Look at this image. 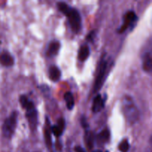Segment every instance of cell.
<instances>
[{"label":"cell","instance_id":"cell-7","mask_svg":"<svg viewBox=\"0 0 152 152\" xmlns=\"http://www.w3.org/2000/svg\"><path fill=\"white\" fill-rule=\"evenodd\" d=\"M105 99H103L100 94H97L94 97L92 105V111L94 113L99 112L105 107Z\"/></svg>","mask_w":152,"mask_h":152},{"label":"cell","instance_id":"cell-16","mask_svg":"<svg viewBox=\"0 0 152 152\" xmlns=\"http://www.w3.org/2000/svg\"><path fill=\"white\" fill-rule=\"evenodd\" d=\"M129 141L127 140H123L119 145V150L121 152H127L129 150Z\"/></svg>","mask_w":152,"mask_h":152},{"label":"cell","instance_id":"cell-3","mask_svg":"<svg viewBox=\"0 0 152 152\" xmlns=\"http://www.w3.org/2000/svg\"><path fill=\"white\" fill-rule=\"evenodd\" d=\"M124 113L126 115V118L128 119L130 123H133L136 122V120L138 119L139 114L137 110L136 106L134 104L133 101L131 99V98L127 97V99L124 100Z\"/></svg>","mask_w":152,"mask_h":152},{"label":"cell","instance_id":"cell-2","mask_svg":"<svg viewBox=\"0 0 152 152\" xmlns=\"http://www.w3.org/2000/svg\"><path fill=\"white\" fill-rule=\"evenodd\" d=\"M18 118V112L13 111L5 120L2 126V134L3 136L6 138H11L14 134V131L16 128Z\"/></svg>","mask_w":152,"mask_h":152},{"label":"cell","instance_id":"cell-13","mask_svg":"<svg viewBox=\"0 0 152 152\" xmlns=\"http://www.w3.org/2000/svg\"><path fill=\"white\" fill-rule=\"evenodd\" d=\"M90 54V48L87 45H83L81 46L79 50L78 53V58L80 61H85L87 59V58L89 56Z\"/></svg>","mask_w":152,"mask_h":152},{"label":"cell","instance_id":"cell-21","mask_svg":"<svg viewBox=\"0 0 152 152\" xmlns=\"http://www.w3.org/2000/svg\"><path fill=\"white\" fill-rule=\"evenodd\" d=\"M74 150H75L76 152H86V151L81 146H76L74 148Z\"/></svg>","mask_w":152,"mask_h":152},{"label":"cell","instance_id":"cell-15","mask_svg":"<svg viewBox=\"0 0 152 152\" xmlns=\"http://www.w3.org/2000/svg\"><path fill=\"white\" fill-rule=\"evenodd\" d=\"M64 99L66 103V106L68 110L73 109L74 106V98L71 92H66L64 95Z\"/></svg>","mask_w":152,"mask_h":152},{"label":"cell","instance_id":"cell-20","mask_svg":"<svg viewBox=\"0 0 152 152\" xmlns=\"http://www.w3.org/2000/svg\"><path fill=\"white\" fill-rule=\"evenodd\" d=\"M80 123H81L82 126H83V128H85V129H86L87 127H88V126L87 120H86V118L84 117V116H83V117L80 118Z\"/></svg>","mask_w":152,"mask_h":152},{"label":"cell","instance_id":"cell-8","mask_svg":"<svg viewBox=\"0 0 152 152\" xmlns=\"http://www.w3.org/2000/svg\"><path fill=\"white\" fill-rule=\"evenodd\" d=\"M65 121L63 118H61L58 120L57 124L50 127V132L56 137H60L62 134L65 129Z\"/></svg>","mask_w":152,"mask_h":152},{"label":"cell","instance_id":"cell-12","mask_svg":"<svg viewBox=\"0 0 152 152\" xmlns=\"http://www.w3.org/2000/svg\"><path fill=\"white\" fill-rule=\"evenodd\" d=\"M60 48V44L58 41L52 42L50 43L48 49V55L49 56H54L57 54Z\"/></svg>","mask_w":152,"mask_h":152},{"label":"cell","instance_id":"cell-11","mask_svg":"<svg viewBox=\"0 0 152 152\" xmlns=\"http://www.w3.org/2000/svg\"><path fill=\"white\" fill-rule=\"evenodd\" d=\"M49 77L53 82L59 81L61 77V71L56 66H51L49 68Z\"/></svg>","mask_w":152,"mask_h":152},{"label":"cell","instance_id":"cell-5","mask_svg":"<svg viewBox=\"0 0 152 152\" xmlns=\"http://www.w3.org/2000/svg\"><path fill=\"white\" fill-rule=\"evenodd\" d=\"M25 109H26L27 120L29 123L30 126L32 129H35V128L37 127V122H38V114H37V111L35 106H34V104L32 102Z\"/></svg>","mask_w":152,"mask_h":152},{"label":"cell","instance_id":"cell-1","mask_svg":"<svg viewBox=\"0 0 152 152\" xmlns=\"http://www.w3.org/2000/svg\"><path fill=\"white\" fill-rule=\"evenodd\" d=\"M57 7L59 10L63 13L69 21L70 26L75 34L80 32L81 29V16L78 10L75 8L70 7L65 2L60 1L57 3Z\"/></svg>","mask_w":152,"mask_h":152},{"label":"cell","instance_id":"cell-14","mask_svg":"<svg viewBox=\"0 0 152 152\" xmlns=\"http://www.w3.org/2000/svg\"><path fill=\"white\" fill-rule=\"evenodd\" d=\"M110 138V132L108 129H104L102 130L99 134L96 136V139L99 143L103 144L108 142Z\"/></svg>","mask_w":152,"mask_h":152},{"label":"cell","instance_id":"cell-18","mask_svg":"<svg viewBox=\"0 0 152 152\" xmlns=\"http://www.w3.org/2000/svg\"><path fill=\"white\" fill-rule=\"evenodd\" d=\"M50 130L48 128H46L45 130V142L48 147H50V145H51V137H50Z\"/></svg>","mask_w":152,"mask_h":152},{"label":"cell","instance_id":"cell-6","mask_svg":"<svg viewBox=\"0 0 152 152\" xmlns=\"http://www.w3.org/2000/svg\"><path fill=\"white\" fill-rule=\"evenodd\" d=\"M137 20V16L136 13L134 11H128L124 16V22L118 29V32L120 34L125 32Z\"/></svg>","mask_w":152,"mask_h":152},{"label":"cell","instance_id":"cell-22","mask_svg":"<svg viewBox=\"0 0 152 152\" xmlns=\"http://www.w3.org/2000/svg\"><path fill=\"white\" fill-rule=\"evenodd\" d=\"M93 152H102V151H100V150H96V151H94Z\"/></svg>","mask_w":152,"mask_h":152},{"label":"cell","instance_id":"cell-17","mask_svg":"<svg viewBox=\"0 0 152 152\" xmlns=\"http://www.w3.org/2000/svg\"><path fill=\"white\" fill-rule=\"evenodd\" d=\"M93 133H87L86 135V145H88V147L89 148V149H91L92 147L94 146V137Z\"/></svg>","mask_w":152,"mask_h":152},{"label":"cell","instance_id":"cell-9","mask_svg":"<svg viewBox=\"0 0 152 152\" xmlns=\"http://www.w3.org/2000/svg\"><path fill=\"white\" fill-rule=\"evenodd\" d=\"M0 63L4 67H10L14 64V59L8 52L4 51L0 54Z\"/></svg>","mask_w":152,"mask_h":152},{"label":"cell","instance_id":"cell-10","mask_svg":"<svg viewBox=\"0 0 152 152\" xmlns=\"http://www.w3.org/2000/svg\"><path fill=\"white\" fill-rule=\"evenodd\" d=\"M142 68L145 72H151L152 68V61L151 55L150 53H146L143 57V62H142Z\"/></svg>","mask_w":152,"mask_h":152},{"label":"cell","instance_id":"cell-4","mask_svg":"<svg viewBox=\"0 0 152 152\" xmlns=\"http://www.w3.org/2000/svg\"><path fill=\"white\" fill-rule=\"evenodd\" d=\"M107 68H108V62L103 59V60L101 61L100 64H99V71H98L97 76H96L94 86V92H97L102 88L104 80H105V76L106 74Z\"/></svg>","mask_w":152,"mask_h":152},{"label":"cell","instance_id":"cell-23","mask_svg":"<svg viewBox=\"0 0 152 152\" xmlns=\"http://www.w3.org/2000/svg\"><path fill=\"white\" fill-rule=\"evenodd\" d=\"M105 152H108V151H105Z\"/></svg>","mask_w":152,"mask_h":152},{"label":"cell","instance_id":"cell-19","mask_svg":"<svg viewBox=\"0 0 152 152\" xmlns=\"http://www.w3.org/2000/svg\"><path fill=\"white\" fill-rule=\"evenodd\" d=\"M95 37H96V31H91L88 34L87 37H86V39H87L88 41L93 42L94 39Z\"/></svg>","mask_w":152,"mask_h":152}]
</instances>
